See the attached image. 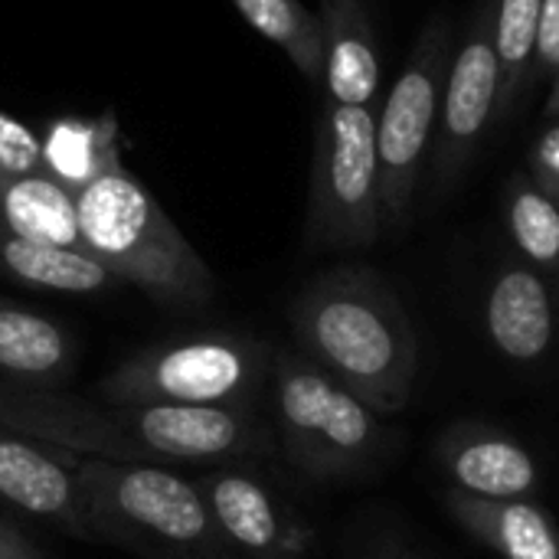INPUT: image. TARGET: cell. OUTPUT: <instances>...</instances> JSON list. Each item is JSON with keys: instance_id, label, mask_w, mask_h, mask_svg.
Returning a JSON list of instances; mask_svg holds the SVG:
<instances>
[{"instance_id": "obj_16", "label": "cell", "mask_w": 559, "mask_h": 559, "mask_svg": "<svg viewBox=\"0 0 559 559\" xmlns=\"http://www.w3.org/2000/svg\"><path fill=\"white\" fill-rule=\"evenodd\" d=\"M452 518L501 559H559V531L534 498H475L449 491Z\"/></svg>"}, {"instance_id": "obj_4", "label": "cell", "mask_w": 559, "mask_h": 559, "mask_svg": "<svg viewBox=\"0 0 559 559\" xmlns=\"http://www.w3.org/2000/svg\"><path fill=\"white\" fill-rule=\"evenodd\" d=\"M92 540L141 559H233L197 478L160 465L105 462L69 452Z\"/></svg>"}, {"instance_id": "obj_28", "label": "cell", "mask_w": 559, "mask_h": 559, "mask_svg": "<svg viewBox=\"0 0 559 559\" xmlns=\"http://www.w3.org/2000/svg\"><path fill=\"white\" fill-rule=\"evenodd\" d=\"M364 559H413L406 550H400L396 544H390V547H373L370 550V557H364Z\"/></svg>"}, {"instance_id": "obj_13", "label": "cell", "mask_w": 559, "mask_h": 559, "mask_svg": "<svg viewBox=\"0 0 559 559\" xmlns=\"http://www.w3.org/2000/svg\"><path fill=\"white\" fill-rule=\"evenodd\" d=\"M436 455L452 488L475 498H534L540 488L537 459L518 439L488 426H452Z\"/></svg>"}, {"instance_id": "obj_2", "label": "cell", "mask_w": 559, "mask_h": 559, "mask_svg": "<svg viewBox=\"0 0 559 559\" xmlns=\"http://www.w3.org/2000/svg\"><path fill=\"white\" fill-rule=\"evenodd\" d=\"M298 350L390 419L413 400L419 344L396 292L364 265H337L318 275L292 301Z\"/></svg>"}, {"instance_id": "obj_3", "label": "cell", "mask_w": 559, "mask_h": 559, "mask_svg": "<svg viewBox=\"0 0 559 559\" xmlns=\"http://www.w3.org/2000/svg\"><path fill=\"white\" fill-rule=\"evenodd\" d=\"M82 249L170 311H203L216 278L160 203L121 164L79 190Z\"/></svg>"}, {"instance_id": "obj_26", "label": "cell", "mask_w": 559, "mask_h": 559, "mask_svg": "<svg viewBox=\"0 0 559 559\" xmlns=\"http://www.w3.org/2000/svg\"><path fill=\"white\" fill-rule=\"evenodd\" d=\"M0 559H46V554L0 511Z\"/></svg>"}, {"instance_id": "obj_7", "label": "cell", "mask_w": 559, "mask_h": 559, "mask_svg": "<svg viewBox=\"0 0 559 559\" xmlns=\"http://www.w3.org/2000/svg\"><path fill=\"white\" fill-rule=\"evenodd\" d=\"M377 115L370 105L328 102L314 131L305 236L311 249L354 252L383 236Z\"/></svg>"}, {"instance_id": "obj_14", "label": "cell", "mask_w": 559, "mask_h": 559, "mask_svg": "<svg viewBox=\"0 0 559 559\" xmlns=\"http://www.w3.org/2000/svg\"><path fill=\"white\" fill-rule=\"evenodd\" d=\"M79 364L75 341L62 324L0 298V380L26 390L69 383Z\"/></svg>"}, {"instance_id": "obj_12", "label": "cell", "mask_w": 559, "mask_h": 559, "mask_svg": "<svg viewBox=\"0 0 559 559\" xmlns=\"http://www.w3.org/2000/svg\"><path fill=\"white\" fill-rule=\"evenodd\" d=\"M485 334L504 360L518 367L540 364L557 337V305L547 275L524 259L504 262L485 295Z\"/></svg>"}, {"instance_id": "obj_15", "label": "cell", "mask_w": 559, "mask_h": 559, "mask_svg": "<svg viewBox=\"0 0 559 559\" xmlns=\"http://www.w3.org/2000/svg\"><path fill=\"white\" fill-rule=\"evenodd\" d=\"M324 85L337 105H370L383 85L380 49L360 0H321Z\"/></svg>"}, {"instance_id": "obj_25", "label": "cell", "mask_w": 559, "mask_h": 559, "mask_svg": "<svg viewBox=\"0 0 559 559\" xmlns=\"http://www.w3.org/2000/svg\"><path fill=\"white\" fill-rule=\"evenodd\" d=\"M527 174L559 203V121L540 131V138L531 147Z\"/></svg>"}, {"instance_id": "obj_22", "label": "cell", "mask_w": 559, "mask_h": 559, "mask_svg": "<svg viewBox=\"0 0 559 559\" xmlns=\"http://www.w3.org/2000/svg\"><path fill=\"white\" fill-rule=\"evenodd\" d=\"M544 0H498V62H501V92H498V118L508 121L521 105L531 85L534 46H537V23H540Z\"/></svg>"}, {"instance_id": "obj_27", "label": "cell", "mask_w": 559, "mask_h": 559, "mask_svg": "<svg viewBox=\"0 0 559 559\" xmlns=\"http://www.w3.org/2000/svg\"><path fill=\"white\" fill-rule=\"evenodd\" d=\"M547 121H559V72L550 82V95H547Z\"/></svg>"}, {"instance_id": "obj_11", "label": "cell", "mask_w": 559, "mask_h": 559, "mask_svg": "<svg viewBox=\"0 0 559 559\" xmlns=\"http://www.w3.org/2000/svg\"><path fill=\"white\" fill-rule=\"evenodd\" d=\"M0 511L92 540L69 452L0 426Z\"/></svg>"}, {"instance_id": "obj_23", "label": "cell", "mask_w": 559, "mask_h": 559, "mask_svg": "<svg viewBox=\"0 0 559 559\" xmlns=\"http://www.w3.org/2000/svg\"><path fill=\"white\" fill-rule=\"evenodd\" d=\"M43 167V141L29 131V124L0 111V183L26 174H39Z\"/></svg>"}, {"instance_id": "obj_6", "label": "cell", "mask_w": 559, "mask_h": 559, "mask_svg": "<svg viewBox=\"0 0 559 559\" xmlns=\"http://www.w3.org/2000/svg\"><path fill=\"white\" fill-rule=\"evenodd\" d=\"M275 350L249 334L203 331L141 347L98 386L102 400L157 406L255 409L272 380Z\"/></svg>"}, {"instance_id": "obj_24", "label": "cell", "mask_w": 559, "mask_h": 559, "mask_svg": "<svg viewBox=\"0 0 559 559\" xmlns=\"http://www.w3.org/2000/svg\"><path fill=\"white\" fill-rule=\"evenodd\" d=\"M559 72V0H544L540 23H537V46H534V66H531V85L554 82Z\"/></svg>"}, {"instance_id": "obj_21", "label": "cell", "mask_w": 559, "mask_h": 559, "mask_svg": "<svg viewBox=\"0 0 559 559\" xmlns=\"http://www.w3.org/2000/svg\"><path fill=\"white\" fill-rule=\"evenodd\" d=\"M252 29L285 49L292 66L308 79H324V26L301 0H233Z\"/></svg>"}, {"instance_id": "obj_8", "label": "cell", "mask_w": 559, "mask_h": 559, "mask_svg": "<svg viewBox=\"0 0 559 559\" xmlns=\"http://www.w3.org/2000/svg\"><path fill=\"white\" fill-rule=\"evenodd\" d=\"M452 62V29L442 16L423 26L377 118L383 229L403 233L416 203L426 154L436 144L442 92Z\"/></svg>"}, {"instance_id": "obj_9", "label": "cell", "mask_w": 559, "mask_h": 559, "mask_svg": "<svg viewBox=\"0 0 559 559\" xmlns=\"http://www.w3.org/2000/svg\"><path fill=\"white\" fill-rule=\"evenodd\" d=\"M498 0H478L459 52L449 62L442 115L436 131V160L432 174L439 187H452L462 170L472 164L485 131L498 118L501 92V62H498Z\"/></svg>"}, {"instance_id": "obj_19", "label": "cell", "mask_w": 559, "mask_h": 559, "mask_svg": "<svg viewBox=\"0 0 559 559\" xmlns=\"http://www.w3.org/2000/svg\"><path fill=\"white\" fill-rule=\"evenodd\" d=\"M43 167L69 190H85L102 174L121 167L118 121L111 111L98 118H59L43 138Z\"/></svg>"}, {"instance_id": "obj_20", "label": "cell", "mask_w": 559, "mask_h": 559, "mask_svg": "<svg viewBox=\"0 0 559 559\" xmlns=\"http://www.w3.org/2000/svg\"><path fill=\"white\" fill-rule=\"evenodd\" d=\"M504 219L521 259L540 275H559V203L524 170L508 183Z\"/></svg>"}, {"instance_id": "obj_17", "label": "cell", "mask_w": 559, "mask_h": 559, "mask_svg": "<svg viewBox=\"0 0 559 559\" xmlns=\"http://www.w3.org/2000/svg\"><path fill=\"white\" fill-rule=\"evenodd\" d=\"M0 226L33 242L82 249L79 193L62 187L46 170L3 180L0 183Z\"/></svg>"}, {"instance_id": "obj_18", "label": "cell", "mask_w": 559, "mask_h": 559, "mask_svg": "<svg viewBox=\"0 0 559 559\" xmlns=\"http://www.w3.org/2000/svg\"><path fill=\"white\" fill-rule=\"evenodd\" d=\"M0 272L13 282L62 295H95L118 278L82 249H62L13 236L0 226Z\"/></svg>"}, {"instance_id": "obj_10", "label": "cell", "mask_w": 559, "mask_h": 559, "mask_svg": "<svg viewBox=\"0 0 559 559\" xmlns=\"http://www.w3.org/2000/svg\"><path fill=\"white\" fill-rule=\"evenodd\" d=\"M219 540L233 559H308L314 527L255 472L219 465L197 478Z\"/></svg>"}, {"instance_id": "obj_1", "label": "cell", "mask_w": 559, "mask_h": 559, "mask_svg": "<svg viewBox=\"0 0 559 559\" xmlns=\"http://www.w3.org/2000/svg\"><path fill=\"white\" fill-rule=\"evenodd\" d=\"M0 426L85 459L131 465H242L272 449L255 409L157 406L26 390L0 380Z\"/></svg>"}, {"instance_id": "obj_5", "label": "cell", "mask_w": 559, "mask_h": 559, "mask_svg": "<svg viewBox=\"0 0 559 559\" xmlns=\"http://www.w3.org/2000/svg\"><path fill=\"white\" fill-rule=\"evenodd\" d=\"M269 390L275 439L301 475L314 481L354 478L383 455V416L301 350H275Z\"/></svg>"}]
</instances>
